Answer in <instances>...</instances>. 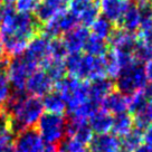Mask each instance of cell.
<instances>
[{"label": "cell", "instance_id": "cell-1", "mask_svg": "<svg viewBox=\"0 0 152 152\" xmlns=\"http://www.w3.org/2000/svg\"><path fill=\"white\" fill-rule=\"evenodd\" d=\"M42 25L33 14L17 12L12 5L5 6L4 17L0 23V40L6 55H21L34 38L40 34Z\"/></svg>", "mask_w": 152, "mask_h": 152}, {"label": "cell", "instance_id": "cell-2", "mask_svg": "<svg viewBox=\"0 0 152 152\" xmlns=\"http://www.w3.org/2000/svg\"><path fill=\"white\" fill-rule=\"evenodd\" d=\"M11 116L15 137L28 128L36 126L44 111L40 97L27 94L25 91H14L4 105Z\"/></svg>", "mask_w": 152, "mask_h": 152}, {"label": "cell", "instance_id": "cell-3", "mask_svg": "<svg viewBox=\"0 0 152 152\" xmlns=\"http://www.w3.org/2000/svg\"><path fill=\"white\" fill-rule=\"evenodd\" d=\"M148 85L145 69L142 64L133 61L124 67L116 77V90L125 96H131Z\"/></svg>", "mask_w": 152, "mask_h": 152}, {"label": "cell", "instance_id": "cell-4", "mask_svg": "<svg viewBox=\"0 0 152 152\" xmlns=\"http://www.w3.org/2000/svg\"><path fill=\"white\" fill-rule=\"evenodd\" d=\"M66 119L64 115L45 113L38 120L36 128L45 144H61L65 133Z\"/></svg>", "mask_w": 152, "mask_h": 152}, {"label": "cell", "instance_id": "cell-5", "mask_svg": "<svg viewBox=\"0 0 152 152\" xmlns=\"http://www.w3.org/2000/svg\"><path fill=\"white\" fill-rule=\"evenodd\" d=\"M49 38L39 34L27 45L21 54L23 58L34 71L38 68L43 69L49 62Z\"/></svg>", "mask_w": 152, "mask_h": 152}, {"label": "cell", "instance_id": "cell-6", "mask_svg": "<svg viewBox=\"0 0 152 152\" xmlns=\"http://www.w3.org/2000/svg\"><path fill=\"white\" fill-rule=\"evenodd\" d=\"M78 24V18L69 9H64L63 11L52 18L48 23L42 26L40 34L49 39L59 38L62 35L69 31Z\"/></svg>", "mask_w": 152, "mask_h": 152}, {"label": "cell", "instance_id": "cell-7", "mask_svg": "<svg viewBox=\"0 0 152 152\" xmlns=\"http://www.w3.org/2000/svg\"><path fill=\"white\" fill-rule=\"evenodd\" d=\"M34 69L26 63L21 55L11 57L8 65V81L14 91H25L26 82ZM26 92V91H25Z\"/></svg>", "mask_w": 152, "mask_h": 152}, {"label": "cell", "instance_id": "cell-8", "mask_svg": "<svg viewBox=\"0 0 152 152\" xmlns=\"http://www.w3.org/2000/svg\"><path fill=\"white\" fill-rule=\"evenodd\" d=\"M17 152H45V143L36 126L19 132L14 140Z\"/></svg>", "mask_w": 152, "mask_h": 152}, {"label": "cell", "instance_id": "cell-9", "mask_svg": "<svg viewBox=\"0 0 152 152\" xmlns=\"http://www.w3.org/2000/svg\"><path fill=\"white\" fill-rule=\"evenodd\" d=\"M53 90H54V82L48 76L47 73L42 68L35 69L29 75L25 86V91L27 94L34 95L40 99L48 94L49 92H52Z\"/></svg>", "mask_w": 152, "mask_h": 152}, {"label": "cell", "instance_id": "cell-10", "mask_svg": "<svg viewBox=\"0 0 152 152\" xmlns=\"http://www.w3.org/2000/svg\"><path fill=\"white\" fill-rule=\"evenodd\" d=\"M109 47L121 53L130 54L133 56V50L137 45V36L134 34L128 33L123 29L115 27L113 33L107 39Z\"/></svg>", "mask_w": 152, "mask_h": 152}, {"label": "cell", "instance_id": "cell-11", "mask_svg": "<svg viewBox=\"0 0 152 152\" xmlns=\"http://www.w3.org/2000/svg\"><path fill=\"white\" fill-rule=\"evenodd\" d=\"M88 36H90V31L87 27L76 26L69 31L64 34L63 37L61 38H62L63 44L66 48L67 53L75 54V53H82Z\"/></svg>", "mask_w": 152, "mask_h": 152}, {"label": "cell", "instance_id": "cell-12", "mask_svg": "<svg viewBox=\"0 0 152 152\" xmlns=\"http://www.w3.org/2000/svg\"><path fill=\"white\" fill-rule=\"evenodd\" d=\"M130 1L131 0H99L100 11L103 14V17L116 26Z\"/></svg>", "mask_w": 152, "mask_h": 152}, {"label": "cell", "instance_id": "cell-13", "mask_svg": "<svg viewBox=\"0 0 152 152\" xmlns=\"http://www.w3.org/2000/svg\"><path fill=\"white\" fill-rule=\"evenodd\" d=\"M88 147L91 152H122L121 140L112 133L97 134L93 137Z\"/></svg>", "mask_w": 152, "mask_h": 152}, {"label": "cell", "instance_id": "cell-14", "mask_svg": "<svg viewBox=\"0 0 152 152\" xmlns=\"http://www.w3.org/2000/svg\"><path fill=\"white\" fill-rule=\"evenodd\" d=\"M114 88L111 80L101 78L95 81L87 82V97L95 104H101L106 95H109Z\"/></svg>", "mask_w": 152, "mask_h": 152}, {"label": "cell", "instance_id": "cell-15", "mask_svg": "<svg viewBox=\"0 0 152 152\" xmlns=\"http://www.w3.org/2000/svg\"><path fill=\"white\" fill-rule=\"evenodd\" d=\"M101 104L104 111L109 112L110 114L118 115L126 112L129 107V97L121 94L118 91H112L109 95L105 96Z\"/></svg>", "mask_w": 152, "mask_h": 152}, {"label": "cell", "instance_id": "cell-16", "mask_svg": "<svg viewBox=\"0 0 152 152\" xmlns=\"http://www.w3.org/2000/svg\"><path fill=\"white\" fill-rule=\"evenodd\" d=\"M88 125L93 132L97 134H105L112 130L113 116L104 110H96L88 119Z\"/></svg>", "mask_w": 152, "mask_h": 152}, {"label": "cell", "instance_id": "cell-17", "mask_svg": "<svg viewBox=\"0 0 152 152\" xmlns=\"http://www.w3.org/2000/svg\"><path fill=\"white\" fill-rule=\"evenodd\" d=\"M140 21L141 19H140L138 7L135 5L134 0H131L126 10L124 11V14L120 19L119 24L116 25V27L123 29L128 33L133 34L135 30L140 28Z\"/></svg>", "mask_w": 152, "mask_h": 152}, {"label": "cell", "instance_id": "cell-18", "mask_svg": "<svg viewBox=\"0 0 152 152\" xmlns=\"http://www.w3.org/2000/svg\"><path fill=\"white\" fill-rule=\"evenodd\" d=\"M44 109H46L47 113L57 114V115H64L66 112V103L62 95L57 91L53 90L48 94L44 96L43 100Z\"/></svg>", "mask_w": 152, "mask_h": 152}, {"label": "cell", "instance_id": "cell-19", "mask_svg": "<svg viewBox=\"0 0 152 152\" xmlns=\"http://www.w3.org/2000/svg\"><path fill=\"white\" fill-rule=\"evenodd\" d=\"M134 126L133 123V118L131 114L129 113H121L115 115V118H113V124H112V134H114L115 137H121L123 138L126 134L131 132V130Z\"/></svg>", "mask_w": 152, "mask_h": 152}, {"label": "cell", "instance_id": "cell-20", "mask_svg": "<svg viewBox=\"0 0 152 152\" xmlns=\"http://www.w3.org/2000/svg\"><path fill=\"white\" fill-rule=\"evenodd\" d=\"M10 57L6 56L0 61V107L6 104L10 96V84L8 81V65Z\"/></svg>", "mask_w": 152, "mask_h": 152}, {"label": "cell", "instance_id": "cell-21", "mask_svg": "<svg viewBox=\"0 0 152 152\" xmlns=\"http://www.w3.org/2000/svg\"><path fill=\"white\" fill-rule=\"evenodd\" d=\"M109 49V44H107L106 40H103V39H101V38L90 34V36H88L85 45H84V49L83 50L87 55L100 57L104 56Z\"/></svg>", "mask_w": 152, "mask_h": 152}, {"label": "cell", "instance_id": "cell-22", "mask_svg": "<svg viewBox=\"0 0 152 152\" xmlns=\"http://www.w3.org/2000/svg\"><path fill=\"white\" fill-rule=\"evenodd\" d=\"M115 27L116 26L113 23H111L110 20H107L103 16H100L91 26V28H92L91 29V34L107 42V39L110 38L111 34L113 33Z\"/></svg>", "mask_w": 152, "mask_h": 152}, {"label": "cell", "instance_id": "cell-23", "mask_svg": "<svg viewBox=\"0 0 152 152\" xmlns=\"http://www.w3.org/2000/svg\"><path fill=\"white\" fill-rule=\"evenodd\" d=\"M100 14L99 0H91L85 8L82 10L81 14L78 15V23H82V26L84 27L92 26V24L100 17Z\"/></svg>", "mask_w": 152, "mask_h": 152}, {"label": "cell", "instance_id": "cell-24", "mask_svg": "<svg viewBox=\"0 0 152 152\" xmlns=\"http://www.w3.org/2000/svg\"><path fill=\"white\" fill-rule=\"evenodd\" d=\"M142 141V131L137 128H133L131 132L122 138V152H135V150L141 145Z\"/></svg>", "mask_w": 152, "mask_h": 152}, {"label": "cell", "instance_id": "cell-25", "mask_svg": "<svg viewBox=\"0 0 152 152\" xmlns=\"http://www.w3.org/2000/svg\"><path fill=\"white\" fill-rule=\"evenodd\" d=\"M44 71L48 74V76L52 78L54 84L56 82H59L64 77H66V68L64 61H57V59H49V62L46 64V66L43 68Z\"/></svg>", "mask_w": 152, "mask_h": 152}, {"label": "cell", "instance_id": "cell-26", "mask_svg": "<svg viewBox=\"0 0 152 152\" xmlns=\"http://www.w3.org/2000/svg\"><path fill=\"white\" fill-rule=\"evenodd\" d=\"M133 59L135 62L143 64L152 59V44L141 42L137 38V45L133 50Z\"/></svg>", "mask_w": 152, "mask_h": 152}, {"label": "cell", "instance_id": "cell-27", "mask_svg": "<svg viewBox=\"0 0 152 152\" xmlns=\"http://www.w3.org/2000/svg\"><path fill=\"white\" fill-rule=\"evenodd\" d=\"M68 53L63 44L62 38H53L49 40V56L52 59L64 61Z\"/></svg>", "mask_w": 152, "mask_h": 152}, {"label": "cell", "instance_id": "cell-28", "mask_svg": "<svg viewBox=\"0 0 152 152\" xmlns=\"http://www.w3.org/2000/svg\"><path fill=\"white\" fill-rule=\"evenodd\" d=\"M59 151L62 152H87V145L83 144L75 138H67L59 144Z\"/></svg>", "mask_w": 152, "mask_h": 152}, {"label": "cell", "instance_id": "cell-29", "mask_svg": "<svg viewBox=\"0 0 152 152\" xmlns=\"http://www.w3.org/2000/svg\"><path fill=\"white\" fill-rule=\"evenodd\" d=\"M39 0H15V10L20 14H34Z\"/></svg>", "mask_w": 152, "mask_h": 152}, {"label": "cell", "instance_id": "cell-30", "mask_svg": "<svg viewBox=\"0 0 152 152\" xmlns=\"http://www.w3.org/2000/svg\"><path fill=\"white\" fill-rule=\"evenodd\" d=\"M142 138L145 144L152 147V123L148 125L147 129L144 130V133H142Z\"/></svg>", "mask_w": 152, "mask_h": 152}, {"label": "cell", "instance_id": "cell-31", "mask_svg": "<svg viewBox=\"0 0 152 152\" xmlns=\"http://www.w3.org/2000/svg\"><path fill=\"white\" fill-rule=\"evenodd\" d=\"M0 152H17L16 148H15L14 142L12 143H8V144H5L2 147H0Z\"/></svg>", "mask_w": 152, "mask_h": 152}, {"label": "cell", "instance_id": "cell-32", "mask_svg": "<svg viewBox=\"0 0 152 152\" xmlns=\"http://www.w3.org/2000/svg\"><path fill=\"white\" fill-rule=\"evenodd\" d=\"M144 69H145V75H147V78L152 83V59L148 62L147 67H145Z\"/></svg>", "mask_w": 152, "mask_h": 152}, {"label": "cell", "instance_id": "cell-33", "mask_svg": "<svg viewBox=\"0 0 152 152\" xmlns=\"http://www.w3.org/2000/svg\"><path fill=\"white\" fill-rule=\"evenodd\" d=\"M135 152H152V147L144 143V144H141V145L135 150Z\"/></svg>", "mask_w": 152, "mask_h": 152}, {"label": "cell", "instance_id": "cell-34", "mask_svg": "<svg viewBox=\"0 0 152 152\" xmlns=\"http://www.w3.org/2000/svg\"><path fill=\"white\" fill-rule=\"evenodd\" d=\"M7 56L5 53V49H4V46H2V43H1V40H0V61L2 59V58H5Z\"/></svg>", "mask_w": 152, "mask_h": 152}, {"label": "cell", "instance_id": "cell-35", "mask_svg": "<svg viewBox=\"0 0 152 152\" xmlns=\"http://www.w3.org/2000/svg\"><path fill=\"white\" fill-rule=\"evenodd\" d=\"M148 2H149V4L151 5V7H152V0H148Z\"/></svg>", "mask_w": 152, "mask_h": 152}, {"label": "cell", "instance_id": "cell-36", "mask_svg": "<svg viewBox=\"0 0 152 152\" xmlns=\"http://www.w3.org/2000/svg\"><path fill=\"white\" fill-rule=\"evenodd\" d=\"M58 152H62V151H58Z\"/></svg>", "mask_w": 152, "mask_h": 152}, {"label": "cell", "instance_id": "cell-37", "mask_svg": "<svg viewBox=\"0 0 152 152\" xmlns=\"http://www.w3.org/2000/svg\"><path fill=\"white\" fill-rule=\"evenodd\" d=\"M45 152H46V151H45Z\"/></svg>", "mask_w": 152, "mask_h": 152}]
</instances>
